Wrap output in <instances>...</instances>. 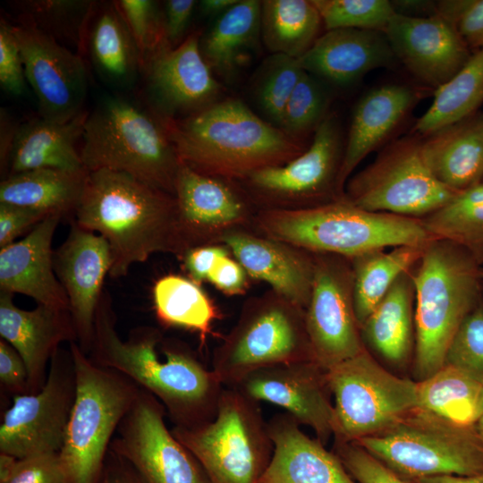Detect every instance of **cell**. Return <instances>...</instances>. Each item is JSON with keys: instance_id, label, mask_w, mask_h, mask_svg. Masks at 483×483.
I'll return each instance as SVG.
<instances>
[{"instance_id": "obj_45", "label": "cell", "mask_w": 483, "mask_h": 483, "mask_svg": "<svg viewBox=\"0 0 483 483\" xmlns=\"http://www.w3.org/2000/svg\"><path fill=\"white\" fill-rule=\"evenodd\" d=\"M116 5L135 41L143 68L148 55L166 38L164 18L154 1L122 0Z\"/></svg>"}, {"instance_id": "obj_18", "label": "cell", "mask_w": 483, "mask_h": 483, "mask_svg": "<svg viewBox=\"0 0 483 483\" xmlns=\"http://www.w3.org/2000/svg\"><path fill=\"white\" fill-rule=\"evenodd\" d=\"M39 116L64 123L81 113L87 90L81 57L32 22L13 26Z\"/></svg>"}, {"instance_id": "obj_26", "label": "cell", "mask_w": 483, "mask_h": 483, "mask_svg": "<svg viewBox=\"0 0 483 483\" xmlns=\"http://www.w3.org/2000/svg\"><path fill=\"white\" fill-rule=\"evenodd\" d=\"M298 61L305 72L339 87L355 84L373 70L399 64L385 32L357 29L326 30Z\"/></svg>"}, {"instance_id": "obj_25", "label": "cell", "mask_w": 483, "mask_h": 483, "mask_svg": "<svg viewBox=\"0 0 483 483\" xmlns=\"http://www.w3.org/2000/svg\"><path fill=\"white\" fill-rule=\"evenodd\" d=\"M13 293L0 292V335L24 361L30 394L45 385L47 365L64 342H77L70 310L38 304L31 310L15 306Z\"/></svg>"}, {"instance_id": "obj_4", "label": "cell", "mask_w": 483, "mask_h": 483, "mask_svg": "<svg viewBox=\"0 0 483 483\" xmlns=\"http://www.w3.org/2000/svg\"><path fill=\"white\" fill-rule=\"evenodd\" d=\"M482 269L460 246L435 239L411 269L415 291L412 376L422 381L444 365L465 318L483 301Z\"/></svg>"}, {"instance_id": "obj_21", "label": "cell", "mask_w": 483, "mask_h": 483, "mask_svg": "<svg viewBox=\"0 0 483 483\" xmlns=\"http://www.w3.org/2000/svg\"><path fill=\"white\" fill-rule=\"evenodd\" d=\"M53 261L69 301L77 343L89 354L104 281L113 265L109 244L103 236L73 221L67 238L54 251Z\"/></svg>"}, {"instance_id": "obj_2", "label": "cell", "mask_w": 483, "mask_h": 483, "mask_svg": "<svg viewBox=\"0 0 483 483\" xmlns=\"http://www.w3.org/2000/svg\"><path fill=\"white\" fill-rule=\"evenodd\" d=\"M74 216L77 225L108 242L113 278L126 275L133 264L153 253H171L180 259L186 253L174 195L127 174L89 172Z\"/></svg>"}, {"instance_id": "obj_7", "label": "cell", "mask_w": 483, "mask_h": 483, "mask_svg": "<svg viewBox=\"0 0 483 483\" xmlns=\"http://www.w3.org/2000/svg\"><path fill=\"white\" fill-rule=\"evenodd\" d=\"M70 351L76 390L59 457L68 483H99L112 438L141 388L95 363L77 342Z\"/></svg>"}, {"instance_id": "obj_30", "label": "cell", "mask_w": 483, "mask_h": 483, "mask_svg": "<svg viewBox=\"0 0 483 483\" xmlns=\"http://www.w3.org/2000/svg\"><path fill=\"white\" fill-rule=\"evenodd\" d=\"M89 113L53 122L39 116L14 132L8 154L10 174L40 168L80 170L82 165L76 142L82 137Z\"/></svg>"}, {"instance_id": "obj_16", "label": "cell", "mask_w": 483, "mask_h": 483, "mask_svg": "<svg viewBox=\"0 0 483 483\" xmlns=\"http://www.w3.org/2000/svg\"><path fill=\"white\" fill-rule=\"evenodd\" d=\"M315 272L305 309L315 361L327 369L364 348L353 301V272L349 258L315 254Z\"/></svg>"}, {"instance_id": "obj_24", "label": "cell", "mask_w": 483, "mask_h": 483, "mask_svg": "<svg viewBox=\"0 0 483 483\" xmlns=\"http://www.w3.org/2000/svg\"><path fill=\"white\" fill-rule=\"evenodd\" d=\"M247 275L306 309L312 289L315 255L248 229L226 233L221 241Z\"/></svg>"}, {"instance_id": "obj_49", "label": "cell", "mask_w": 483, "mask_h": 483, "mask_svg": "<svg viewBox=\"0 0 483 483\" xmlns=\"http://www.w3.org/2000/svg\"><path fill=\"white\" fill-rule=\"evenodd\" d=\"M4 483H68V479L59 453H52L18 459Z\"/></svg>"}, {"instance_id": "obj_15", "label": "cell", "mask_w": 483, "mask_h": 483, "mask_svg": "<svg viewBox=\"0 0 483 483\" xmlns=\"http://www.w3.org/2000/svg\"><path fill=\"white\" fill-rule=\"evenodd\" d=\"M165 414L161 402L140 389L121 421L110 450L143 483H210L195 456L167 428Z\"/></svg>"}, {"instance_id": "obj_61", "label": "cell", "mask_w": 483, "mask_h": 483, "mask_svg": "<svg viewBox=\"0 0 483 483\" xmlns=\"http://www.w3.org/2000/svg\"><path fill=\"white\" fill-rule=\"evenodd\" d=\"M481 275H482V277H483V269H482Z\"/></svg>"}, {"instance_id": "obj_51", "label": "cell", "mask_w": 483, "mask_h": 483, "mask_svg": "<svg viewBox=\"0 0 483 483\" xmlns=\"http://www.w3.org/2000/svg\"><path fill=\"white\" fill-rule=\"evenodd\" d=\"M0 382L13 396L30 394L26 366L18 352L6 341H0Z\"/></svg>"}, {"instance_id": "obj_48", "label": "cell", "mask_w": 483, "mask_h": 483, "mask_svg": "<svg viewBox=\"0 0 483 483\" xmlns=\"http://www.w3.org/2000/svg\"><path fill=\"white\" fill-rule=\"evenodd\" d=\"M25 80L23 61L13 26L1 20L0 84L5 91L21 95L25 89Z\"/></svg>"}, {"instance_id": "obj_57", "label": "cell", "mask_w": 483, "mask_h": 483, "mask_svg": "<svg viewBox=\"0 0 483 483\" xmlns=\"http://www.w3.org/2000/svg\"><path fill=\"white\" fill-rule=\"evenodd\" d=\"M409 480L411 483H483V474L474 476L436 475Z\"/></svg>"}, {"instance_id": "obj_56", "label": "cell", "mask_w": 483, "mask_h": 483, "mask_svg": "<svg viewBox=\"0 0 483 483\" xmlns=\"http://www.w3.org/2000/svg\"><path fill=\"white\" fill-rule=\"evenodd\" d=\"M396 13L412 17H428L436 14V1H391Z\"/></svg>"}, {"instance_id": "obj_29", "label": "cell", "mask_w": 483, "mask_h": 483, "mask_svg": "<svg viewBox=\"0 0 483 483\" xmlns=\"http://www.w3.org/2000/svg\"><path fill=\"white\" fill-rule=\"evenodd\" d=\"M421 138V153L433 175L461 192L483 182V112Z\"/></svg>"}, {"instance_id": "obj_14", "label": "cell", "mask_w": 483, "mask_h": 483, "mask_svg": "<svg viewBox=\"0 0 483 483\" xmlns=\"http://www.w3.org/2000/svg\"><path fill=\"white\" fill-rule=\"evenodd\" d=\"M48 369L38 392L13 396L0 426V453L22 459L61 451L76 390L70 348H59Z\"/></svg>"}, {"instance_id": "obj_60", "label": "cell", "mask_w": 483, "mask_h": 483, "mask_svg": "<svg viewBox=\"0 0 483 483\" xmlns=\"http://www.w3.org/2000/svg\"><path fill=\"white\" fill-rule=\"evenodd\" d=\"M476 430L483 443V415L481 416V418L479 419V421L477 422L476 424Z\"/></svg>"}, {"instance_id": "obj_8", "label": "cell", "mask_w": 483, "mask_h": 483, "mask_svg": "<svg viewBox=\"0 0 483 483\" xmlns=\"http://www.w3.org/2000/svg\"><path fill=\"white\" fill-rule=\"evenodd\" d=\"M303 360H315L305 309L271 289L245 301L214 351L212 369L225 387H233L258 369Z\"/></svg>"}, {"instance_id": "obj_41", "label": "cell", "mask_w": 483, "mask_h": 483, "mask_svg": "<svg viewBox=\"0 0 483 483\" xmlns=\"http://www.w3.org/2000/svg\"><path fill=\"white\" fill-rule=\"evenodd\" d=\"M332 94L328 84L303 72L284 110L279 128L304 140L329 115Z\"/></svg>"}, {"instance_id": "obj_47", "label": "cell", "mask_w": 483, "mask_h": 483, "mask_svg": "<svg viewBox=\"0 0 483 483\" xmlns=\"http://www.w3.org/2000/svg\"><path fill=\"white\" fill-rule=\"evenodd\" d=\"M436 14L453 25L472 53L483 49V0L436 1Z\"/></svg>"}, {"instance_id": "obj_46", "label": "cell", "mask_w": 483, "mask_h": 483, "mask_svg": "<svg viewBox=\"0 0 483 483\" xmlns=\"http://www.w3.org/2000/svg\"><path fill=\"white\" fill-rule=\"evenodd\" d=\"M334 449L358 483H411L355 443L335 441Z\"/></svg>"}, {"instance_id": "obj_37", "label": "cell", "mask_w": 483, "mask_h": 483, "mask_svg": "<svg viewBox=\"0 0 483 483\" xmlns=\"http://www.w3.org/2000/svg\"><path fill=\"white\" fill-rule=\"evenodd\" d=\"M483 104V49L474 52L466 64L434 90L427 111L417 119L411 133L426 136L478 112Z\"/></svg>"}, {"instance_id": "obj_23", "label": "cell", "mask_w": 483, "mask_h": 483, "mask_svg": "<svg viewBox=\"0 0 483 483\" xmlns=\"http://www.w3.org/2000/svg\"><path fill=\"white\" fill-rule=\"evenodd\" d=\"M427 89L386 83L368 90L356 103L347 137L338 187H344L355 168L370 153L394 140Z\"/></svg>"}, {"instance_id": "obj_5", "label": "cell", "mask_w": 483, "mask_h": 483, "mask_svg": "<svg viewBox=\"0 0 483 483\" xmlns=\"http://www.w3.org/2000/svg\"><path fill=\"white\" fill-rule=\"evenodd\" d=\"M257 233L311 253L352 259L402 245H427L434 238L421 219L372 212L344 197L314 208L258 210Z\"/></svg>"}, {"instance_id": "obj_31", "label": "cell", "mask_w": 483, "mask_h": 483, "mask_svg": "<svg viewBox=\"0 0 483 483\" xmlns=\"http://www.w3.org/2000/svg\"><path fill=\"white\" fill-rule=\"evenodd\" d=\"M414 300L410 269L397 278L360 326L364 346L394 366L404 365L413 356Z\"/></svg>"}, {"instance_id": "obj_39", "label": "cell", "mask_w": 483, "mask_h": 483, "mask_svg": "<svg viewBox=\"0 0 483 483\" xmlns=\"http://www.w3.org/2000/svg\"><path fill=\"white\" fill-rule=\"evenodd\" d=\"M153 301L163 324L196 331L202 342L218 318L216 307L199 284L179 275L160 277L153 287Z\"/></svg>"}, {"instance_id": "obj_50", "label": "cell", "mask_w": 483, "mask_h": 483, "mask_svg": "<svg viewBox=\"0 0 483 483\" xmlns=\"http://www.w3.org/2000/svg\"><path fill=\"white\" fill-rule=\"evenodd\" d=\"M49 215L27 207L0 202V249L10 245Z\"/></svg>"}, {"instance_id": "obj_44", "label": "cell", "mask_w": 483, "mask_h": 483, "mask_svg": "<svg viewBox=\"0 0 483 483\" xmlns=\"http://www.w3.org/2000/svg\"><path fill=\"white\" fill-rule=\"evenodd\" d=\"M445 365L483 386V301L460 326L447 350Z\"/></svg>"}, {"instance_id": "obj_36", "label": "cell", "mask_w": 483, "mask_h": 483, "mask_svg": "<svg viewBox=\"0 0 483 483\" xmlns=\"http://www.w3.org/2000/svg\"><path fill=\"white\" fill-rule=\"evenodd\" d=\"M427 246H396L390 251L378 250L350 259L354 309L360 328L397 278L419 262Z\"/></svg>"}, {"instance_id": "obj_27", "label": "cell", "mask_w": 483, "mask_h": 483, "mask_svg": "<svg viewBox=\"0 0 483 483\" xmlns=\"http://www.w3.org/2000/svg\"><path fill=\"white\" fill-rule=\"evenodd\" d=\"M62 217L49 215L23 239L0 249V292L24 294L38 304L70 310L53 261L52 240Z\"/></svg>"}, {"instance_id": "obj_1", "label": "cell", "mask_w": 483, "mask_h": 483, "mask_svg": "<svg viewBox=\"0 0 483 483\" xmlns=\"http://www.w3.org/2000/svg\"><path fill=\"white\" fill-rule=\"evenodd\" d=\"M114 324L109 300L103 293L89 352L95 363L121 373L151 394L174 427L191 428L215 418L225 386L212 369L190 351L161 342L156 329H140L123 341Z\"/></svg>"}, {"instance_id": "obj_28", "label": "cell", "mask_w": 483, "mask_h": 483, "mask_svg": "<svg viewBox=\"0 0 483 483\" xmlns=\"http://www.w3.org/2000/svg\"><path fill=\"white\" fill-rule=\"evenodd\" d=\"M267 425L274 453L258 483H358L335 452L307 436L286 412Z\"/></svg>"}, {"instance_id": "obj_12", "label": "cell", "mask_w": 483, "mask_h": 483, "mask_svg": "<svg viewBox=\"0 0 483 483\" xmlns=\"http://www.w3.org/2000/svg\"><path fill=\"white\" fill-rule=\"evenodd\" d=\"M334 437L355 442L393 426L417 406V382L394 375L364 348L326 369Z\"/></svg>"}, {"instance_id": "obj_58", "label": "cell", "mask_w": 483, "mask_h": 483, "mask_svg": "<svg viewBox=\"0 0 483 483\" xmlns=\"http://www.w3.org/2000/svg\"><path fill=\"white\" fill-rule=\"evenodd\" d=\"M239 0H203L199 3L200 11L206 15L223 14Z\"/></svg>"}, {"instance_id": "obj_3", "label": "cell", "mask_w": 483, "mask_h": 483, "mask_svg": "<svg viewBox=\"0 0 483 483\" xmlns=\"http://www.w3.org/2000/svg\"><path fill=\"white\" fill-rule=\"evenodd\" d=\"M161 120L182 163L237 182L258 170L289 163L310 144L261 119L236 98L218 100L182 119Z\"/></svg>"}, {"instance_id": "obj_59", "label": "cell", "mask_w": 483, "mask_h": 483, "mask_svg": "<svg viewBox=\"0 0 483 483\" xmlns=\"http://www.w3.org/2000/svg\"><path fill=\"white\" fill-rule=\"evenodd\" d=\"M19 458L0 453V483L6 481L13 471Z\"/></svg>"}, {"instance_id": "obj_20", "label": "cell", "mask_w": 483, "mask_h": 483, "mask_svg": "<svg viewBox=\"0 0 483 483\" xmlns=\"http://www.w3.org/2000/svg\"><path fill=\"white\" fill-rule=\"evenodd\" d=\"M399 62L419 86L436 90L470 60L472 52L453 25L436 14H398L384 31Z\"/></svg>"}, {"instance_id": "obj_11", "label": "cell", "mask_w": 483, "mask_h": 483, "mask_svg": "<svg viewBox=\"0 0 483 483\" xmlns=\"http://www.w3.org/2000/svg\"><path fill=\"white\" fill-rule=\"evenodd\" d=\"M458 193L433 175L422 157L421 138L410 132L389 142L351 176L343 197L369 211L422 219Z\"/></svg>"}, {"instance_id": "obj_17", "label": "cell", "mask_w": 483, "mask_h": 483, "mask_svg": "<svg viewBox=\"0 0 483 483\" xmlns=\"http://www.w3.org/2000/svg\"><path fill=\"white\" fill-rule=\"evenodd\" d=\"M174 197L186 252L199 246L221 244L226 233L253 227L258 212L237 182L198 173L182 162Z\"/></svg>"}, {"instance_id": "obj_19", "label": "cell", "mask_w": 483, "mask_h": 483, "mask_svg": "<svg viewBox=\"0 0 483 483\" xmlns=\"http://www.w3.org/2000/svg\"><path fill=\"white\" fill-rule=\"evenodd\" d=\"M233 387L256 402L284 409L300 425L311 428L323 445L334 436V404L326 369L315 360L260 369Z\"/></svg>"}, {"instance_id": "obj_52", "label": "cell", "mask_w": 483, "mask_h": 483, "mask_svg": "<svg viewBox=\"0 0 483 483\" xmlns=\"http://www.w3.org/2000/svg\"><path fill=\"white\" fill-rule=\"evenodd\" d=\"M232 255L224 244L199 246L189 250L182 258L190 278L199 284L208 281V276L216 261Z\"/></svg>"}, {"instance_id": "obj_13", "label": "cell", "mask_w": 483, "mask_h": 483, "mask_svg": "<svg viewBox=\"0 0 483 483\" xmlns=\"http://www.w3.org/2000/svg\"><path fill=\"white\" fill-rule=\"evenodd\" d=\"M345 140L338 117L330 113L308 148L289 163L267 167L238 183L258 210L302 209L343 197L338 178Z\"/></svg>"}, {"instance_id": "obj_6", "label": "cell", "mask_w": 483, "mask_h": 483, "mask_svg": "<svg viewBox=\"0 0 483 483\" xmlns=\"http://www.w3.org/2000/svg\"><path fill=\"white\" fill-rule=\"evenodd\" d=\"M80 156L89 171L121 172L174 195L181 160L161 117L111 97L89 113Z\"/></svg>"}, {"instance_id": "obj_22", "label": "cell", "mask_w": 483, "mask_h": 483, "mask_svg": "<svg viewBox=\"0 0 483 483\" xmlns=\"http://www.w3.org/2000/svg\"><path fill=\"white\" fill-rule=\"evenodd\" d=\"M199 40L196 31L177 47L165 38L146 59L150 91L164 116L192 114L218 101L222 86L201 54Z\"/></svg>"}, {"instance_id": "obj_10", "label": "cell", "mask_w": 483, "mask_h": 483, "mask_svg": "<svg viewBox=\"0 0 483 483\" xmlns=\"http://www.w3.org/2000/svg\"><path fill=\"white\" fill-rule=\"evenodd\" d=\"M171 430L198 460L210 483H258L274 453L258 402L235 387H225L212 420Z\"/></svg>"}, {"instance_id": "obj_35", "label": "cell", "mask_w": 483, "mask_h": 483, "mask_svg": "<svg viewBox=\"0 0 483 483\" xmlns=\"http://www.w3.org/2000/svg\"><path fill=\"white\" fill-rule=\"evenodd\" d=\"M416 408L453 424L475 427L483 415V386L444 365L417 382Z\"/></svg>"}, {"instance_id": "obj_43", "label": "cell", "mask_w": 483, "mask_h": 483, "mask_svg": "<svg viewBox=\"0 0 483 483\" xmlns=\"http://www.w3.org/2000/svg\"><path fill=\"white\" fill-rule=\"evenodd\" d=\"M303 72L298 59L281 54H273L261 69L255 89L256 98L277 126Z\"/></svg>"}, {"instance_id": "obj_32", "label": "cell", "mask_w": 483, "mask_h": 483, "mask_svg": "<svg viewBox=\"0 0 483 483\" xmlns=\"http://www.w3.org/2000/svg\"><path fill=\"white\" fill-rule=\"evenodd\" d=\"M89 171L40 168L10 174L0 184V202L63 216L75 212Z\"/></svg>"}, {"instance_id": "obj_9", "label": "cell", "mask_w": 483, "mask_h": 483, "mask_svg": "<svg viewBox=\"0 0 483 483\" xmlns=\"http://www.w3.org/2000/svg\"><path fill=\"white\" fill-rule=\"evenodd\" d=\"M352 443L407 479L483 474V443L476 427L453 424L417 408Z\"/></svg>"}, {"instance_id": "obj_53", "label": "cell", "mask_w": 483, "mask_h": 483, "mask_svg": "<svg viewBox=\"0 0 483 483\" xmlns=\"http://www.w3.org/2000/svg\"><path fill=\"white\" fill-rule=\"evenodd\" d=\"M247 275L241 264L229 255L216 261L208 281L225 294L237 295L245 292L248 285Z\"/></svg>"}, {"instance_id": "obj_42", "label": "cell", "mask_w": 483, "mask_h": 483, "mask_svg": "<svg viewBox=\"0 0 483 483\" xmlns=\"http://www.w3.org/2000/svg\"><path fill=\"white\" fill-rule=\"evenodd\" d=\"M325 30L357 29L384 32L395 11L388 0H312Z\"/></svg>"}, {"instance_id": "obj_40", "label": "cell", "mask_w": 483, "mask_h": 483, "mask_svg": "<svg viewBox=\"0 0 483 483\" xmlns=\"http://www.w3.org/2000/svg\"><path fill=\"white\" fill-rule=\"evenodd\" d=\"M421 220L434 238L460 246L483 268V182L459 192Z\"/></svg>"}, {"instance_id": "obj_33", "label": "cell", "mask_w": 483, "mask_h": 483, "mask_svg": "<svg viewBox=\"0 0 483 483\" xmlns=\"http://www.w3.org/2000/svg\"><path fill=\"white\" fill-rule=\"evenodd\" d=\"M260 13L261 1L239 0L200 38V51L211 71L225 80L234 76L261 38Z\"/></svg>"}, {"instance_id": "obj_38", "label": "cell", "mask_w": 483, "mask_h": 483, "mask_svg": "<svg viewBox=\"0 0 483 483\" xmlns=\"http://www.w3.org/2000/svg\"><path fill=\"white\" fill-rule=\"evenodd\" d=\"M89 50L97 70L117 84L130 82L141 67L139 50L116 4L97 13L90 28Z\"/></svg>"}, {"instance_id": "obj_54", "label": "cell", "mask_w": 483, "mask_h": 483, "mask_svg": "<svg viewBox=\"0 0 483 483\" xmlns=\"http://www.w3.org/2000/svg\"><path fill=\"white\" fill-rule=\"evenodd\" d=\"M194 0H168L165 4L164 26L165 37L172 47L181 44L188 27L193 9Z\"/></svg>"}, {"instance_id": "obj_55", "label": "cell", "mask_w": 483, "mask_h": 483, "mask_svg": "<svg viewBox=\"0 0 483 483\" xmlns=\"http://www.w3.org/2000/svg\"><path fill=\"white\" fill-rule=\"evenodd\" d=\"M99 483H143L131 467L109 449Z\"/></svg>"}, {"instance_id": "obj_34", "label": "cell", "mask_w": 483, "mask_h": 483, "mask_svg": "<svg viewBox=\"0 0 483 483\" xmlns=\"http://www.w3.org/2000/svg\"><path fill=\"white\" fill-rule=\"evenodd\" d=\"M312 0L261 1L260 36L272 54L301 57L322 34Z\"/></svg>"}]
</instances>
